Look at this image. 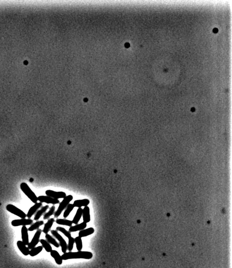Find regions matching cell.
<instances>
[{
    "mask_svg": "<svg viewBox=\"0 0 232 268\" xmlns=\"http://www.w3.org/2000/svg\"><path fill=\"white\" fill-rule=\"evenodd\" d=\"M93 257V253L90 251H78L77 252L69 251L68 253H63L62 255L63 260L74 259H90Z\"/></svg>",
    "mask_w": 232,
    "mask_h": 268,
    "instance_id": "6da1fadb",
    "label": "cell"
},
{
    "mask_svg": "<svg viewBox=\"0 0 232 268\" xmlns=\"http://www.w3.org/2000/svg\"><path fill=\"white\" fill-rule=\"evenodd\" d=\"M20 188L23 192L26 194V196L31 200L32 202L35 204L37 202V197L35 194L34 191L31 190V188L28 186L27 183H22L20 185Z\"/></svg>",
    "mask_w": 232,
    "mask_h": 268,
    "instance_id": "7a4b0ae2",
    "label": "cell"
},
{
    "mask_svg": "<svg viewBox=\"0 0 232 268\" xmlns=\"http://www.w3.org/2000/svg\"><path fill=\"white\" fill-rule=\"evenodd\" d=\"M73 197L72 195L66 196L65 197L63 198L62 201L59 203V205L57 208V210L54 214V217L56 218H58L61 215L63 210L67 207V206L70 204V202L73 200Z\"/></svg>",
    "mask_w": 232,
    "mask_h": 268,
    "instance_id": "3957f363",
    "label": "cell"
},
{
    "mask_svg": "<svg viewBox=\"0 0 232 268\" xmlns=\"http://www.w3.org/2000/svg\"><path fill=\"white\" fill-rule=\"evenodd\" d=\"M51 233L52 235L56 238L57 240L59 241V244L62 248V252L65 253H66L67 250V244L63 238L57 232L56 230H52L51 231Z\"/></svg>",
    "mask_w": 232,
    "mask_h": 268,
    "instance_id": "277c9868",
    "label": "cell"
},
{
    "mask_svg": "<svg viewBox=\"0 0 232 268\" xmlns=\"http://www.w3.org/2000/svg\"><path fill=\"white\" fill-rule=\"evenodd\" d=\"M6 209L10 213L19 216L21 219H26L27 217V215L22 210L13 205L8 204L6 207Z\"/></svg>",
    "mask_w": 232,
    "mask_h": 268,
    "instance_id": "5b68a950",
    "label": "cell"
},
{
    "mask_svg": "<svg viewBox=\"0 0 232 268\" xmlns=\"http://www.w3.org/2000/svg\"><path fill=\"white\" fill-rule=\"evenodd\" d=\"M42 230L41 229H38L37 230V231L35 232V234L34 235V237L32 238V240L29 242V244L28 245V247L29 249H33L34 247H35L37 244H38L40 241V237L41 234L42 233Z\"/></svg>",
    "mask_w": 232,
    "mask_h": 268,
    "instance_id": "8992f818",
    "label": "cell"
},
{
    "mask_svg": "<svg viewBox=\"0 0 232 268\" xmlns=\"http://www.w3.org/2000/svg\"><path fill=\"white\" fill-rule=\"evenodd\" d=\"M34 221L31 219H15L11 222V225L13 226H26L32 225Z\"/></svg>",
    "mask_w": 232,
    "mask_h": 268,
    "instance_id": "52a82bcc",
    "label": "cell"
},
{
    "mask_svg": "<svg viewBox=\"0 0 232 268\" xmlns=\"http://www.w3.org/2000/svg\"><path fill=\"white\" fill-rule=\"evenodd\" d=\"M38 201L40 202L46 203L47 204H52L53 205L59 204L60 203V201L59 200H57L55 198H52L51 197H48L47 196H40L37 197Z\"/></svg>",
    "mask_w": 232,
    "mask_h": 268,
    "instance_id": "ba28073f",
    "label": "cell"
},
{
    "mask_svg": "<svg viewBox=\"0 0 232 268\" xmlns=\"http://www.w3.org/2000/svg\"><path fill=\"white\" fill-rule=\"evenodd\" d=\"M45 194L46 196L57 200H59V198H64L66 197V193L63 191H56L53 190H48L45 191Z\"/></svg>",
    "mask_w": 232,
    "mask_h": 268,
    "instance_id": "9c48e42d",
    "label": "cell"
},
{
    "mask_svg": "<svg viewBox=\"0 0 232 268\" xmlns=\"http://www.w3.org/2000/svg\"><path fill=\"white\" fill-rule=\"evenodd\" d=\"M42 206V203L37 202V203L35 204L34 205L31 207L30 209L29 210L28 213L26 214L28 219H31L32 217V216L37 212L38 210L39 209V208H41Z\"/></svg>",
    "mask_w": 232,
    "mask_h": 268,
    "instance_id": "30bf717a",
    "label": "cell"
},
{
    "mask_svg": "<svg viewBox=\"0 0 232 268\" xmlns=\"http://www.w3.org/2000/svg\"><path fill=\"white\" fill-rule=\"evenodd\" d=\"M17 246L20 251H21L24 255L28 256V255H29V250L22 241H18L17 242Z\"/></svg>",
    "mask_w": 232,
    "mask_h": 268,
    "instance_id": "8fae6325",
    "label": "cell"
},
{
    "mask_svg": "<svg viewBox=\"0 0 232 268\" xmlns=\"http://www.w3.org/2000/svg\"><path fill=\"white\" fill-rule=\"evenodd\" d=\"M21 236L23 242L26 245H28L29 243V239L28 234V229L26 226H23L21 228Z\"/></svg>",
    "mask_w": 232,
    "mask_h": 268,
    "instance_id": "7c38bea8",
    "label": "cell"
},
{
    "mask_svg": "<svg viewBox=\"0 0 232 268\" xmlns=\"http://www.w3.org/2000/svg\"><path fill=\"white\" fill-rule=\"evenodd\" d=\"M50 254L51 256L55 259V262L57 265H60L62 264L63 260L62 259V256L57 250H52L51 251Z\"/></svg>",
    "mask_w": 232,
    "mask_h": 268,
    "instance_id": "4fadbf2b",
    "label": "cell"
},
{
    "mask_svg": "<svg viewBox=\"0 0 232 268\" xmlns=\"http://www.w3.org/2000/svg\"><path fill=\"white\" fill-rule=\"evenodd\" d=\"M87 223L83 222L80 224H77L74 226H72L70 227L69 229V231L70 232H74L82 230L83 229H85L87 228Z\"/></svg>",
    "mask_w": 232,
    "mask_h": 268,
    "instance_id": "5bb4252c",
    "label": "cell"
},
{
    "mask_svg": "<svg viewBox=\"0 0 232 268\" xmlns=\"http://www.w3.org/2000/svg\"><path fill=\"white\" fill-rule=\"evenodd\" d=\"M90 200L88 199H83V200H76L73 203V205L76 207L81 208V207H86L90 204Z\"/></svg>",
    "mask_w": 232,
    "mask_h": 268,
    "instance_id": "9a60e30c",
    "label": "cell"
},
{
    "mask_svg": "<svg viewBox=\"0 0 232 268\" xmlns=\"http://www.w3.org/2000/svg\"><path fill=\"white\" fill-rule=\"evenodd\" d=\"M83 218L84 222L87 223L90 221V208L88 206L84 207L83 209Z\"/></svg>",
    "mask_w": 232,
    "mask_h": 268,
    "instance_id": "2e32d148",
    "label": "cell"
},
{
    "mask_svg": "<svg viewBox=\"0 0 232 268\" xmlns=\"http://www.w3.org/2000/svg\"><path fill=\"white\" fill-rule=\"evenodd\" d=\"M49 206L47 205L42 207L40 209L38 210L37 212L35 213V216L34 217V220L35 221H38V219L41 218V216L45 214V213L46 212L47 210L49 209Z\"/></svg>",
    "mask_w": 232,
    "mask_h": 268,
    "instance_id": "e0dca14e",
    "label": "cell"
},
{
    "mask_svg": "<svg viewBox=\"0 0 232 268\" xmlns=\"http://www.w3.org/2000/svg\"><path fill=\"white\" fill-rule=\"evenodd\" d=\"M55 222L54 218H51L50 219H48L47 222L45 223L43 229L42 230V232L44 233H45V234H47L48 232L51 230V228H52L53 223Z\"/></svg>",
    "mask_w": 232,
    "mask_h": 268,
    "instance_id": "ac0fdd59",
    "label": "cell"
},
{
    "mask_svg": "<svg viewBox=\"0 0 232 268\" xmlns=\"http://www.w3.org/2000/svg\"><path fill=\"white\" fill-rule=\"evenodd\" d=\"M94 232V229L93 228H88L87 229H83L82 230L80 231V232L79 233V236L81 238L85 237L93 234Z\"/></svg>",
    "mask_w": 232,
    "mask_h": 268,
    "instance_id": "d6986e66",
    "label": "cell"
},
{
    "mask_svg": "<svg viewBox=\"0 0 232 268\" xmlns=\"http://www.w3.org/2000/svg\"><path fill=\"white\" fill-rule=\"evenodd\" d=\"M82 216H83V209L81 208H78L74 218H73V221H72L73 223L75 225L78 224V222L80 221Z\"/></svg>",
    "mask_w": 232,
    "mask_h": 268,
    "instance_id": "ffe728a7",
    "label": "cell"
},
{
    "mask_svg": "<svg viewBox=\"0 0 232 268\" xmlns=\"http://www.w3.org/2000/svg\"><path fill=\"white\" fill-rule=\"evenodd\" d=\"M44 224L43 221H37L35 223H32V225H31V226H29V228H28V231H33L35 230H37L39 229V227L42 226Z\"/></svg>",
    "mask_w": 232,
    "mask_h": 268,
    "instance_id": "44dd1931",
    "label": "cell"
},
{
    "mask_svg": "<svg viewBox=\"0 0 232 268\" xmlns=\"http://www.w3.org/2000/svg\"><path fill=\"white\" fill-rule=\"evenodd\" d=\"M45 238H46V240L50 244H52V245L55 246V247H57V248L60 247L59 243H57V241L52 236H51L50 235H49V234H47L45 235Z\"/></svg>",
    "mask_w": 232,
    "mask_h": 268,
    "instance_id": "7402d4cb",
    "label": "cell"
},
{
    "mask_svg": "<svg viewBox=\"0 0 232 268\" xmlns=\"http://www.w3.org/2000/svg\"><path fill=\"white\" fill-rule=\"evenodd\" d=\"M56 223L58 225H65L67 226H72L73 225L72 221L68 219H57L56 221Z\"/></svg>",
    "mask_w": 232,
    "mask_h": 268,
    "instance_id": "603a6c76",
    "label": "cell"
},
{
    "mask_svg": "<svg viewBox=\"0 0 232 268\" xmlns=\"http://www.w3.org/2000/svg\"><path fill=\"white\" fill-rule=\"evenodd\" d=\"M43 247L42 246H38L37 247H35L29 250V254L32 257H34L39 254L43 250Z\"/></svg>",
    "mask_w": 232,
    "mask_h": 268,
    "instance_id": "cb8c5ba5",
    "label": "cell"
},
{
    "mask_svg": "<svg viewBox=\"0 0 232 268\" xmlns=\"http://www.w3.org/2000/svg\"><path fill=\"white\" fill-rule=\"evenodd\" d=\"M40 242L42 244V247H43L48 253H51V251L53 250L50 244L46 240L44 239H41L40 240Z\"/></svg>",
    "mask_w": 232,
    "mask_h": 268,
    "instance_id": "d4e9b609",
    "label": "cell"
},
{
    "mask_svg": "<svg viewBox=\"0 0 232 268\" xmlns=\"http://www.w3.org/2000/svg\"><path fill=\"white\" fill-rule=\"evenodd\" d=\"M75 243L76 245L77 250L78 251H81L83 249V241L81 240V238L78 236L75 238Z\"/></svg>",
    "mask_w": 232,
    "mask_h": 268,
    "instance_id": "484cf974",
    "label": "cell"
},
{
    "mask_svg": "<svg viewBox=\"0 0 232 268\" xmlns=\"http://www.w3.org/2000/svg\"><path fill=\"white\" fill-rule=\"evenodd\" d=\"M55 210H56V207L55 206H52L50 208L49 211L48 212L45 213V214L43 216V219L44 220L49 219V218L51 216L54 215L55 212Z\"/></svg>",
    "mask_w": 232,
    "mask_h": 268,
    "instance_id": "4316f807",
    "label": "cell"
},
{
    "mask_svg": "<svg viewBox=\"0 0 232 268\" xmlns=\"http://www.w3.org/2000/svg\"><path fill=\"white\" fill-rule=\"evenodd\" d=\"M74 208V206L73 205V204H69L67 206V207L66 208L63 214V218H65V219L67 218L69 215H70Z\"/></svg>",
    "mask_w": 232,
    "mask_h": 268,
    "instance_id": "83f0119b",
    "label": "cell"
},
{
    "mask_svg": "<svg viewBox=\"0 0 232 268\" xmlns=\"http://www.w3.org/2000/svg\"><path fill=\"white\" fill-rule=\"evenodd\" d=\"M56 230L57 231H60V232L63 233V234L65 235V236L66 237L68 238H69L71 237V232H69V231L66 230L65 228H62V227L58 226V227L56 228Z\"/></svg>",
    "mask_w": 232,
    "mask_h": 268,
    "instance_id": "f1b7e54d",
    "label": "cell"
},
{
    "mask_svg": "<svg viewBox=\"0 0 232 268\" xmlns=\"http://www.w3.org/2000/svg\"><path fill=\"white\" fill-rule=\"evenodd\" d=\"M75 243V238L71 237L68 238V244H67V250L69 251H71L73 250L74 244Z\"/></svg>",
    "mask_w": 232,
    "mask_h": 268,
    "instance_id": "f546056e",
    "label": "cell"
},
{
    "mask_svg": "<svg viewBox=\"0 0 232 268\" xmlns=\"http://www.w3.org/2000/svg\"><path fill=\"white\" fill-rule=\"evenodd\" d=\"M218 32V29H217V28H214V29H213V32H214V33H217Z\"/></svg>",
    "mask_w": 232,
    "mask_h": 268,
    "instance_id": "4dcf8cb0",
    "label": "cell"
},
{
    "mask_svg": "<svg viewBox=\"0 0 232 268\" xmlns=\"http://www.w3.org/2000/svg\"><path fill=\"white\" fill-rule=\"evenodd\" d=\"M130 44L129 43H126L125 44V47L127 48L130 47Z\"/></svg>",
    "mask_w": 232,
    "mask_h": 268,
    "instance_id": "1f68e13d",
    "label": "cell"
},
{
    "mask_svg": "<svg viewBox=\"0 0 232 268\" xmlns=\"http://www.w3.org/2000/svg\"><path fill=\"white\" fill-rule=\"evenodd\" d=\"M84 100L85 101H87V99H85V100Z\"/></svg>",
    "mask_w": 232,
    "mask_h": 268,
    "instance_id": "d6a6232c",
    "label": "cell"
}]
</instances>
